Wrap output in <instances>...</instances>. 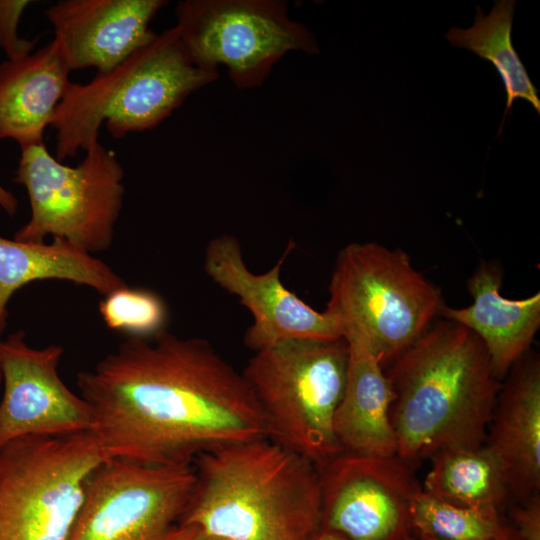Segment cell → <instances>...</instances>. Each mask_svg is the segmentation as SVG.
<instances>
[{"label":"cell","instance_id":"obj_1","mask_svg":"<svg viewBox=\"0 0 540 540\" xmlns=\"http://www.w3.org/2000/svg\"><path fill=\"white\" fill-rule=\"evenodd\" d=\"M106 459L191 466L202 453L268 438L245 380L206 341L166 329L130 337L77 375Z\"/></svg>","mask_w":540,"mask_h":540},{"label":"cell","instance_id":"obj_2","mask_svg":"<svg viewBox=\"0 0 540 540\" xmlns=\"http://www.w3.org/2000/svg\"><path fill=\"white\" fill-rule=\"evenodd\" d=\"M385 368L399 459L410 465L484 444L502 383L471 330L448 319L432 323Z\"/></svg>","mask_w":540,"mask_h":540},{"label":"cell","instance_id":"obj_3","mask_svg":"<svg viewBox=\"0 0 540 540\" xmlns=\"http://www.w3.org/2000/svg\"><path fill=\"white\" fill-rule=\"evenodd\" d=\"M182 525L225 540H308L320 529L317 466L269 439L219 447L192 464Z\"/></svg>","mask_w":540,"mask_h":540},{"label":"cell","instance_id":"obj_4","mask_svg":"<svg viewBox=\"0 0 540 540\" xmlns=\"http://www.w3.org/2000/svg\"><path fill=\"white\" fill-rule=\"evenodd\" d=\"M218 76L192 60L176 26L155 33L111 70L84 84L69 83L50 124L56 159L99 141L103 124L115 139L156 127Z\"/></svg>","mask_w":540,"mask_h":540},{"label":"cell","instance_id":"obj_5","mask_svg":"<svg viewBox=\"0 0 540 540\" xmlns=\"http://www.w3.org/2000/svg\"><path fill=\"white\" fill-rule=\"evenodd\" d=\"M444 306L441 289L414 268L408 253L365 242L338 253L324 311L346 342L367 347L385 369Z\"/></svg>","mask_w":540,"mask_h":540},{"label":"cell","instance_id":"obj_6","mask_svg":"<svg viewBox=\"0 0 540 540\" xmlns=\"http://www.w3.org/2000/svg\"><path fill=\"white\" fill-rule=\"evenodd\" d=\"M348 360L343 338L288 339L255 351L242 374L264 414L268 438L316 466L343 452L334 418Z\"/></svg>","mask_w":540,"mask_h":540},{"label":"cell","instance_id":"obj_7","mask_svg":"<svg viewBox=\"0 0 540 540\" xmlns=\"http://www.w3.org/2000/svg\"><path fill=\"white\" fill-rule=\"evenodd\" d=\"M85 153L71 167L52 156L44 143L21 149L14 181L27 191L31 216L15 240L43 243L51 235L92 255L111 247L123 207L125 172L115 153L99 141Z\"/></svg>","mask_w":540,"mask_h":540},{"label":"cell","instance_id":"obj_8","mask_svg":"<svg viewBox=\"0 0 540 540\" xmlns=\"http://www.w3.org/2000/svg\"><path fill=\"white\" fill-rule=\"evenodd\" d=\"M106 459L92 431L26 436L0 449V540H66Z\"/></svg>","mask_w":540,"mask_h":540},{"label":"cell","instance_id":"obj_9","mask_svg":"<svg viewBox=\"0 0 540 540\" xmlns=\"http://www.w3.org/2000/svg\"><path fill=\"white\" fill-rule=\"evenodd\" d=\"M287 8L280 0H185L176 6L175 26L197 65H224L236 87L249 89L288 52H319L313 34Z\"/></svg>","mask_w":540,"mask_h":540},{"label":"cell","instance_id":"obj_10","mask_svg":"<svg viewBox=\"0 0 540 540\" xmlns=\"http://www.w3.org/2000/svg\"><path fill=\"white\" fill-rule=\"evenodd\" d=\"M195 484L192 465L105 459L88 480L66 540H199L182 525Z\"/></svg>","mask_w":540,"mask_h":540},{"label":"cell","instance_id":"obj_11","mask_svg":"<svg viewBox=\"0 0 540 540\" xmlns=\"http://www.w3.org/2000/svg\"><path fill=\"white\" fill-rule=\"evenodd\" d=\"M320 528L346 540H407L412 503L422 489L409 465L393 457L341 452L317 465Z\"/></svg>","mask_w":540,"mask_h":540},{"label":"cell","instance_id":"obj_12","mask_svg":"<svg viewBox=\"0 0 540 540\" xmlns=\"http://www.w3.org/2000/svg\"><path fill=\"white\" fill-rule=\"evenodd\" d=\"M64 349L33 348L18 330L0 339L4 392L0 402V449L26 436H65L92 431L89 404L61 380Z\"/></svg>","mask_w":540,"mask_h":540},{"label":"cell","instance_id":"obj_13","mask_svg":"<svg viewBox=\"0 0 540 540\" xmlns=\"http://www.w3.org/2000/svg\"><path fill=\"white\" fill-rule=\"evenodd\" d=\"M294 248L295 243L290 240L270 270L255 274L247 268L236 237L220 235L206 247V274L237 296L252 314L253 323L246 330L244 342L254 352L288 339L342 338L332 317L324 310L318 312L310 307L282 283V265Z\"/></svg>","mask_w":540,"mask_h":540},{"label":"cell","instance_id":"obj_14","mask_svg":"<svg viewBox=\"0 0 540 540\" xmlns=\"http://www.w3.org/2000/svg\"><path fill=\"white\" fill-rule=\"evenodd\" d=\"M164 0H60L45 10L54 39L72 70L107 72L155 32L150 23Z\"/></svg>","mask_w":540,"mask_h":540},{"label":"cell","instance_id":"obj_15","mask_svg":"<svg viewBox=\"0 0 540 540\" xmlns=\"http://www.w3.org/2000/svg\"><path fill=\"white\" fill-rule=\"evenodd\" d=\"M499 390L484 444L499 461L515 502L540 493V358L524 354Z\"/></svg>","mask_w":540,"mask_h":540},{"label":"cell","instance_id":"obj_16","mask_svg":"<svg viewBox=\"0 0 540 540\" xmlns=\"http://www.w3.org/2000/svg\"><path fill=\"white\" fill-rule=\"evenodd\" d=\"M502 282L500 263L483 260L467 280L473 304L463 308L445 305L440 313L479 337L499 380L531 349L540 328V293L508 299L500 293Z\"/></svg>","mask_w":540,"mask_h":540},{"label":"cell","instance_id":"obj_17","mask_svg":"<svg viewBox=\"0 0 540 540\" xmlns=\"http://www.w3.org/2000/svg\"><path fill=\"white\" fill-rule=\"evenodd\" d=\"M70 72L55 39L20 60L1 62L0 139L14 140L21 149L44 143Z\"/></svg>","mask_w":540,"mask_h":540},{"label":"cell","instance_id":"obj_18","mask_svg":"<svg viewBox=\"0 0 540 540\" xmlns=\"http://www.w3.org/2000/svg\"><path fill=\"white\" fill-rule=\"evenodd\" d=\"M349 360L334 433L343 452L375 457L397 454L391 423L394 392L378 358L364 345L347 342Z\"/></svg>","mask_w":540,"mask_h":540},{"label":"cell","instance_id":"obj_19","mask_svg":"<svg viewBox=\"0 0 540 540\" xmlns=\"http://www.w3.org/2000/svg\"><path fill=\"white\" fill-rule=\"evenodd\" d=\"M48 279L85 285L104 296L128 286L104 261L63 238L45 244L0 236V337L13 294L33 281Z\"/></svg>","mask_w":540,"mask_h":540},{"label":"cell","instance_id":"obj_20","mask_svg":"<svg viewBox=\"0 0 540 540\" xmlns=\"http://www.w3.org/2000/svg\"><path fill=\"white\" fill-rule=\"evenodd\" d=\"M431 460L422 490L439 500L503 512L512 499L503 469L485 444L443 450Z\"/></svg>","mask_w":540,"mask_h":540},{"label":"cell","instance_id":"obj_21","mask_svg":"<svg viewBox=\"0 0 540 540\" xmlns=\"http://www.w3.org/2000/svg\"><path fill=\"white\" fill-rule=\"evenodd\" d=\"M515 6L516 2L513 0H499L488 15L477 6L472 27H454L445 36L452 46L472 51L489 61L500 75L506 93V108L498 134L501 133L507 113L511 112L516 99H524L540 113L538 90L511 41Z\"/></svg>","mask_w":540,"mask_h":540},{"label":"cell","instance_id":"obj_22","mask_svg":"<svg viewBox=\"0 0 540 540\" xmlns=\"http://www.w3.org/2000/svg\"><path fill=\"white\" fill-rule=\"evenodd\" d=\"M411 522L421 540H521L502 511L453 505L422 489L412 503Z\"/></svg>","mask_w":540,"mask_h":540},{"label":"cell","instance_id":"obj_23","mask_svg":"<svg viewBox=\"0 0 540 540\" xmlns=\"http://www.w3.org/2000/svg\"><path fill=\"white\" fill-rule=\"evenodd\" d=\"M106 326L131 337L150 338L166 329L168 310L162 298L145 289H117L99 303Z\"/></svg>","mask_w":540,"mask_h":540},{"label":"cell","instance_id":"obj_24","mask_svg":"<svg viewBox=\"0 0 540 540\" xmlns=\"http://www.w3.org/2000/svg\"><path fill=\"white\" fill-rule=\"evenodd\" d=\"M30 0H0V48L7 60H20L32 52L38 39H24L18 35V25Z\"/></svg>","mask_w":540,"mask_h":540},{"label":"cell","instance_id":"obj_25","mask_svg":"<svg viewBox=\"0 0 540 540\" xmlns=\"http://www.w3.org/2000/svg\"><path fill=\"white\" fill-rule=\"evenodd\" d=\"M509 514V522L521 540H540V493L515 502Z\"/></svg>","mask_w":540,"mask_h":540},{"label":"cell","instance_id":"obj_26","mask_svg":"<svg viewBox=\"0 0 540 540\" xmlns=\"http://www.w3.org/2000/svg\"><path fill=\"white\" fill-rule=\"evenodd\" d=\"M0 207L9 215L17 212L18 200L13 193L0 184Z\"/></svg>","mask_w":540,"mask_h":540},{"label":"cell","instance_id":"obj_27","mask_svg":"<svg viewBox=\"0 0 540 540\" xmlns=\"http://www.w3.org/2000/svg\"><path fill=\"white\" fill-rule=\"evenodd\" d=\"M308 540H346V539L337 533L320 528ZM407 540H415V539L413 537H410Z\"/></svg>","mask_w":540,"mask_h":540},{"label":"cell","instance_id":"obj_28","mask_svg":"<svg viewBox=\"0 0 540 540\" xmlns=\"http://www.w3.org/2000/svg\"><path fill=\"white\" fill-rule=\"evenodd\" d=\"M199 540H225V539L214 538V537H202Z\"/></svg>","mask_w":540,"mask_h":540},{"label":"cell","instance_id":"obj_29","mask_svg":"<svg viewBox=\"0 0 540 540\" xmlns=\"http://www.w3.org/2000/svg\"><path fill=\"white\" fill-rule=\"evenodd\" d=\"M2 380H3V378H2V370H1V366H0V386L2 384Z\"/></svg>","mask_w":540,"mask_h":540}]
</instances>
